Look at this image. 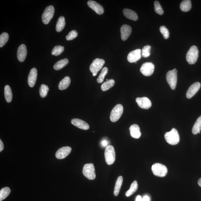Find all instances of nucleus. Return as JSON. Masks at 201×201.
<instances>
[{
	"instance_id": "obj_1",
	"label": "nucleus",
	"mask_w": 201,
	"mask_h": 201,
	"mask_svg": "<svg viewBox=\"0 0 201 201\" xmlns=\"http://www.w3.org/2000/svg\"><path fill=\"white\" fill-rule=\"evenodd\" d=\"M165 138L166 141L171 145H176L179 143L180 136L177 130L173 128L170 132L166 133Z\"/></svg>"
},
{
	"instance_id": "obj_2",
	"label": "nucleus",
	"mask_w": 201,
	"mask_h": 201,
	"mask_svg": "<svg viewBox=\"0 0 201 201\" xmlns=\"http://www.w3.org/2000/svg\"><path fill=\"white\" fill-rule=\"evenodd\" d=\"M198 48L195 45L192 46L187 52L186 59L189 64H195L199 56Z\"/></svg>"
},
{
	"instance_id": "obj_3",
	"label": "nucleus",
	"mask_w": 201,
	"mask_h": 201,
	"mask_svg": "<svg viewBox=\"0 0 201 201\" xmlns=\"http://www.w3.org/2000/svg\"><path fill=\"white\" fill-rule=\"evenodd\" d=\"M104 155L106 162L108 165H111L114 163L116 160V153L113 146L109 145L106 147Z\"/></svg>"
},
{
	"instance_id": "obj_4",
	"label": "nucleus",
	"mask_w": 201,
	"mask_h": 201,
	"mask_svg": "<svg viewBox=\"0 0 201 201\" xmlns=\"http://www.w3.org/2000/svg\"><path fill=\"white\" fill-rule=\"evenodd\" d=\"M152 170L155 176L164 177L167 173L168 170L165 165L160 163H155L152 167Z\"/></svg>"
},
{
	"instance_id": "obj_5",
	"label": "nucleus",
	"mask_w": 201,
	"mask_h": 201,
	"mask_svg": "<svg viewBox=\"0 0 201 201\" xmlns=\"http://www.w3.org/2000/svg\"><path fill=\"white\" fill-rule=\"evenodd\" d=\"M176 69L169 71L166 75V79L168 83L172 90H174L177 83V73Z\"/></svg>"
},
{
	"instance_id": "obj_6",
	"label": "nucleus",
	"mask_w": 201,
	"mask_h": 201,
	"mask_svg": "<svg viewBox=\"0 0 201 201\" xmlns=\"http://www.w3.org/2000/svg\"><path fill=\"white\" fill-rule=\"evenodd\" d=\"M105 61L102 59L97 58L95 59L91 64L90 69L92 75L95 76L104 66Z\"/></svg>"
},
{
	"instance_id": "obj_7",
	"label": "nucleus",
	"mask_w": 201,
	"mask_h": 201,
	"mask_svg": "<svg viewBox=\"0 0 201 201\" xmlns=\"http://www.w3.org/2000/svg\"><path fill=\"white\" fill-rule=\"evenodd\" d=\"M123 112V106L120 104L117 105L111 111L110 119L113 122L118 121L121 117Z\"/></svg>"
},
{
	"instance_id": "obj_8",
	"label": "nucleus",
	"mask_w": 201,
	"mask_h": 201,
	"mask_svg": "<svg viewBox=\"0 0 201 201\" xmlns=\"http://www.w3.org/2000/svg\"><path fill=\"white\" fill-rule=\"evenodd\" d=\"M83 174L89 180H93L96 178L95 168L93 164H87L84 166Z\"/></svg>"
},
{
	"instance_id": "obj_9",
	"label": "nucleus",
	"mask_w": 201,
	"mask_h": 201,
	"mask_svg": "<svg viewBox=\"0 0 201 201\" xmlns=\"http://www.w3.org/2000/svg\"><path fill=\"white\" fill-rule=\"evenodd\" d=\"M55 13V8L52 5L47 7L42 16V20L43 23L48 24L53 18Z\"/></svg>"
},
{
	"instance_id": "obj_10",
	"label": "nucleus",
	"mask_w": 201,
	"mask_h": 201,
	"mask_svg": "<svg viewBox=\"0 0 201 201\" xmlns=\"http://www.w3.org/2000/svg\"><path fill=\"white\" fill-rule=\"evenodd\" d=\"M155 66L151 62H146L141 66L140 71L145 76H149L153 75L154 71Z\"/></svg>"
},
{
	"instance_id": "obj_11",
	"label": "nucleus",
	"mask_w": 201,
	"mask_h": 201,
	"mask_svg": "<svg viewBox=\"0 0 201 201\" xmlns=\"http://www.w3.org/2000/svg\"><path fill=\"white\" fill-rule=\"evenodd\" d=\"M136 102L139 107L143 109H148L152 106L151 101L146 97L137 98L136 99Z\"/></svg>"
},
{
	"instance_id": "obj_12",
	"label": "nucleus",
	"mask_w": 201,
	"mask_h": 201,
	"mask_svg": "<svg viewBox=\"0 0 201 201\" xmlns=\"http://www.w3.org/2000/svg\"><path fill=\"white\" fill-rule=\"evenodd\" d=\"M201 84L199 82H196L192 84L187 91L186 93V97L190 99L196 94L197 92L200 88Z\"/></svg>"
},
{
	"instance_id": "obj_13",
	"label": "nucleus",
	"mask_w": 201,
	"mask_h": 201,
	"mask_svg": "<svg viewBox=\"0 0 201 201\" xmlns=\"http://www.w3.org/2000/svg\"><path fill=\"white\" fill-rule=\"evenodd\" d=\"M72 148L70 147L66 146L59 149L56 153V157L58 159L65 158L71 153Z\"/></svg>"
},
{
	"instance_id": "obj_14",
	"label": "nucleus",
	"mask_w": 201,
	"mask_h": 201,
	"mask_svg": "<svg viewBox=\"0 0 201 201\" xmlns=\"http://www.w3.org/2000/svg\"><path fill=\"white\" fill-rule=\"evenodd\" d=\"M89 7L94 10L95 13L99 15H102L104 13V9L103 7L98 3L93 1H89L87 2Z\"/></svg>"
},
{
	"instance_id": "obj_15",
	"label": "nucleus",
	"mask_w": 201,
	"mask_h": 201,
	"mask_svg": "<svg viewBox=\"0 0 201 201\" xmlns=\"http://www.w3.org/2000/svg\"><path fill=\"white\" fill-rule=\"evenodd\" d=\"M141 50L137 49L131 52L127 56V60L130 63H135L141 59Z\"/></svg>"
},
{
	"instance_id": "obj_16",
	"label": "nucleus",
	"mask_w": 201,
	"mask_h": 201,
	"mask_svg": "<svg viewBox=\"0 0 201 201\" xmlns=\"http://www.w3.org/2000/svg\"><path fill=\"white\" fill-rule=\"evenodd\" d=\"M37 76V71L35 68L31 69L28 77V83L29 86L31 88L35 85Z\"/></svg>"
},
{
	"instance_id": "obj_17",
	"label": "nucleus",
	"mask_w": 201,
	"mask_h": 201,
	"mask_svg": "<svg viewBox=\"0 0 201 201\" xmlns=\"http://www.w3.org/2000/svg\"><path fill=\"white\" fill-rule=\"evenodd\" d=\"M132 29L130 26L127 25H124L122 26L120 29L121 36L123 41H126L128 39L132 33Z\"/></svg>"
},
{
	"instance_id": "obj_18",
	"label": "nucleus",
	"mask_w": 201,
	"mask_h": 201,
	"mask_svg": "<svg viewBox=\"0 0 201 201\" xmlns=\"http://www.w3.org/2000/svg\"><path fill=\"white\" fill-rule=\"evenodd\" d=\"M27 49L25 44L21 45L17 50V58L20 62L25 60L27 55Z\"/></svg>"
},
{
	"instance_id": "obj_19",
	"label": "nucleus",
	"mask_w": 201,
	"mask_h": 201,
	"mask_svg": "<svg viewBox=\"0 0 201 201\" xmlns=\"http://www.w3.org/2000/svg\"><path fill=\"white\" fill-rule=\"evenodd\" d=\"M71 123L76 127L84 130H87L90 128L88 124L83 120L78 118H73L71 120Z\"/></svg>"
},
{
	"instance_id": "obj_20",
	"label": "nucleus",
	"mask_w": 201,
	"mask_h": 201,
	"mask_svg": "<svg viewBox=\"0 0 201 201\" xmlns=\"http://www.w3.org/2000/svg\"><path fill=\"white\" fill-rule=\"evenodd\" d=\"M130 131V135L132 137L135 139H139L140 137L141 133L138 125L134 124L129 128Z\"/></svg>"
},
{
	"instance_id": "obj_21",
	"label": "nucleus",
	"mask_w": 201,
	"mask_h": 201,
	"mask_svg": "<svg viewBox=\"0 0 201 201\" xmlns=\"http://www.w3.org/2000/svg\"><path fill=\"white\" fill-rule=\"evenodd\" d=\"M123 13L126 18L130 20L136 21L138 19L137 14L133 10L128 9H125L123 10Z\"/></svg>"
},
{
	"instance_id": "obj_22",
	"label": "nucleus",
	"mask_w": 201,
	"mask_h": 201,
	"mask_svg": "<svg viewBox=\"0 0 201 201\" xmlns=\"http://www.w3.org/2000/svg\"><path fill=\"white\" fill-rule=\"evenodd\" d=\"M71 83V79L69 77L66 76L65 78L61 80L59 83V90H66L69 87Z\"/></svg>"
},
{
	"instance_id": "obj_23",
	"label": "nucleus",
	"mask_w": 201,
	"mask_h": 201,
	"mask_svg": "<svg viewBox=\"0 0 201 201\" xmlns=\"http://www.w3.org/2000/svg\"><path fill=\"white\" fill-rule=\"evenodd\" d=\"M4 95L7 102L8 103L11 102L13 99V93L11 88L9 85L5 86L4 88Z\"/></svg>"
},
{
	"instance_id": "obj_24",
	"label": "nucleus",
	"mask_w": 201,
	"mask_h": 201,
	"mask_svg": "<svg viewBox=\"0 0 201 201\" xmlns=\"http://www.w3.org/2000/svg\"><path fill=\"white\" fill-rule=\"evenodd\" d=\"M191 2L190 0H184L183 1L180 5V8L182 11L187 12L191 9Z\"/></svg>"
},
{
	"instance_id": "obj_25",
	"label": "nucleus",
	"mask_w": 201,
	"mask_h": 201,
	"mask_svg": "<svg viewBox=\"0 0 201 201\" xmlns=\"http://www.w3.org/2000/svg\"><path fill=\"white\" fill-rule=\"evenodd\" d=\"M65 18L63 16H61L58 19L56 25V29L57 32H60L64 29L65 26Z\"/></svg>"
},
{
	"instance_id": "obj_26",
	"label": "nucleus",
	"mask_w": 201,
	"mask_h": 201,
	"mask_svg": "<svg viewBox=\"0 0 201 201\" xmlns=\"http://www.w3.org/2000/svg\"><path fill=\"white\" fill-rule=\"evenodd\" d=\"M123 181V177L121 176H119L117 180L116 184H115L114 191V194L115 196H117L118 195Z\"/></svg>"
},
{
	"instance_id": "obj_27",
	"label": "nucleus",
	"mask_w": 201,
	"mask_h": 201,
	"mask_svg": "<svg viewBox=\"0 0 201 201\" xmlns=\"http://www.w3.org/2000/svg\"><path fill=\"white\" fill-rule=\"evenodd\" d=\"M69 63V60L67 59H64L58 61L54 66V69L55 70L58 71L62 69L67 65Z\"/></svg>"
},
{
	"instance_id": "obj_28",
	"label": "nucleus",
	"mask_w": 201,
	"mask_h": 201,
	"mask_svg": "<svg viewBox=\"0 0 201 201\" xmlns=\"http://www.w3.org/2000/svg\"><path fill=\"white\" fill-rule=\"evenodd\" d=\"M115 81L113 79H110L104 82L101 86V89L103 91H106L112 88L115 84Z\"/></svg>"
},
{
	"instance_id": "obj_29",
	"label": "nucleus",
	"mask_w": 201,
	"mask_h": 201,
	"mask_svg": "<svg viewBox=\"0 0 201 201\" xmlns=\"http://www.w3.org/2000/svg\"><path fill=\"white\" fill-rule=\"evenodd\" d=\"M201 130V116L197 118L192 128V133L193 134L200 133Z\"/></svg>"
},
{
	"instance_id": "obj_30",
	"label": "nucleus",
	"mask_w": 201,
	"mask_h": 201,
	"mask_svg": "<svg viewBox=\"0 0 201 201\" xmlns=\"http://www.w3.org/2000/svg\"><path fill=\"white\" fill-rule=\"evenodd\" d=\"M138 188L137 182L134 181L131 185L130 189L126 192L125 195L127 197H129L132 195L137 191Z\"/></svg>"
},
{
	"instance_id": "obj_31",
	"label": "nucleus",
	"mask_w": 201,
	"mask_h": 201,
	"mask_svg": "<svg viewBox=\"0 0 201 201\" xmlns=\"http://www.w3.org/2000/svg\"><path fill=\"white\" fill-rule=\"evenodd\" d=\"M10 192V189L8 187L3 188L0 191V201H2L6 199Z\"/></svg>"
},
{
	"instance_id": "obj_32",
	"label": "nucleus",
	"mask_w": 201,
	"mask_h": 201,
	"mask_svg": "<svg viewBox=\"0 0 201 201\" xmlns=\"http://www.w3.org/2000/svg\"><path fill=\"white\" fill-rule=\"evenodd\" d=\"M9 36L7 33H3L0 36V48H2L7 42Z\"/></svg>"
},
{
	"instance_id": "obj_33",
	"label": "nucleus",
	"mask_w": 201,
	"mask_h": 201,
	"mask_svg": "<svg viewBox=\"0 0 201 201\" xmlns=\"http://www.w3.org/2000/svg\"><path fill=\"white\" fill-rule=\"evenodd\" d=\"M49 89L48 86L44 84H42L40 87L39 91L40 95L42 98H45L46 97L48 94Z\"/></svg>"
},
{
	"instance_id": "obj_34",
	"label": "nucleus",
	"mask_w": 201,
	"mask_h": 201,
	"mask_svg": "<svg viewBox=\"0 0 201 201\" xmlns=\"http://www.w3.org/2000/svg\"><path fill=\"white\" fill-rule=\"evenodd\" d=\"M64 51V47L60 45H57L54 47L52 51V54L53 56H58L61 55Z\"/></svg>"
},
{
	"instance_id": "obj_35",
	"label": "nucleus",
	"mask_w": 201,
	"mask_h": 201,
	"mask_svg": "<svg viewBox=\"0 0 201 201\" xmlns=\"http://www.w3.org/2000/svg\"><path fill=\"white\" fill-rule=\"evenodd\" d=\"M108 69L107 68L104 67L103 68L101 72L99 74L98 78L97 79V81L99 83H102L104 81L105 77L107 74Z\"/></svg>"
},
{
	"instance_id": "obj_36",
	"label": "nucleus",
	"mask_w": 201,
	"mask_h": 201,
	"mask_svg": "<svg viewBox=\"0 0 201 201\" xmlns=\"http://www.w3.org/2000/svg\"><path fill=\"white\" fill-rule=\"evenodd\" d=\"M151 46L147 45L143 47L142 50L141 51L142 53V56L144 57H147L149 56L151 54Z\"/></svg>"
},
{
	"instance_id": "obj_37",
	"label": "nucleus",
	"mask_w": 201,
	"mask_h": 201,
	"mask_svg": "<svg viewBox=\"0 0 201 201\" xmlns=\"http://www.w3.org/2000/svg\"><path fill=\"white\" fill-rule=\"evenodd\" d=\"M155 10V12L160 15H163L164 13L163 10L158 1L154 2Z\"/></svg>"
},
{
	"instance_id": "obj_38",
	"label": "nucleus",
	"mask_w": 201,
	"mask_h": 201,
	"mask_svg": "<svg viewBox=\"0 0 201 201\" xmlns=\"http://www.w3.org/2000/svg\"><path fill=\"white\" fill-rule=\"evenodd\" d=\"M160 31L165 39H167L169 37V31L165 26H161L160 27Z\"/></svg>"
},
{
	"instance_id": "obj_39",
	"label": "nucleus",
	"mask_w": 201,
	"mask_h": 201,
	"mask_svg": "<svg viewBox=\"0 0 201 201\" xmlns=\"http://www.w3.org/2000/svg\"><path fill=\"white\" fill-rule=\"evenodd\" d=\"M78 33L75 30H72L70 31L66 37V39L68 41L73 40L78 36Z\"/></svg>"
},
{
	"instance_id": "obj_40",
	"label": "nucleus",
	"mask_w": 201,
	"mask_h": 201,
	"mask_svg": "<svg viewBox=\"0 0 201 201\" xmlns=\"http://www.w3.org/2000/svg\"><path fill=\"white\" fill-rule=\"evenodd\" d=\"M3 149H4V145H3L2 141L1 140H0V152L2 151Z\"/></svg>"
},
{
	"instance_id": "obj_41",
	"label": "nucleus",
	"mask_w": 201,
	"mask_h": 201,
	"mask_svg": "<svg viewBox=\"0 0 201 201\" xmlns=\"http://www.w3.org/2000/svg\"><path fill=\"white\" fill-rule=\"evenodd\" d=\"M149 197L148 195H145L142 198V201H150Z\"/></svg>"
},
{
	"instance_id": "obj_42",
	"label": "nucleus",
	"mask_w": 201,
	"mask_h": 201,
	"mask_svg": "<svg viewBox=\"0 0 201 201\" xmlns=\"http://www.w3.org/2000/svg\"><path fill=\"white\" fill-rule=\"evenodd\" d=\"M136 201H142V198H141V197L140 195H138V196L136 197Z\"/></svg>"
},
{
	"instance_id": "obj_43",
	"label": "nucleus",
	"mask_w": 201,
	"mask_h": 201,
	"mask_svg": "<svg viewBox=\"0 0 201 201\" xmlns=\"http://www.w3.org/2000/svg\"><path fill=\"white\" fill-rule=\"evenodd\" d=\"M102 145L103 146H107V142L106 141H103L102 142Z\"/></svg>"
},
{
	"instance_id": "obj_44",
	"label": "nucleus",
	"mask_w": 201,
	"mask_h": 201,
	"mask_svg": "<svg viewBox=\"0 0 201 201\" xmlns=\"http://www.w3.org/2000/svg\"><path fill=\"white\" fill-rule=\"evenodd\" d=\"M198 184L199 186L201 187V178L199 180Z\"/></svg>"
}]
</instances>
